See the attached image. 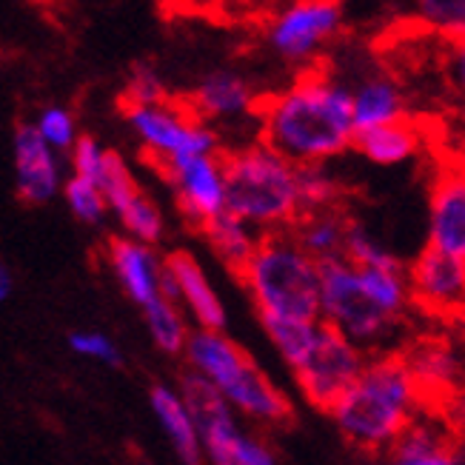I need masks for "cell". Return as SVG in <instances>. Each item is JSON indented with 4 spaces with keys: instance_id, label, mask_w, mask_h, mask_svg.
<instances>
[{
    "instance_id": "74e56055",
    "label": "cell",
    "mask_w": 465,
    "mask_h": 465,
    "mask_svg": "<svg viewBox=\"0 0 465 465\" xmlns=\"http://www.w3.org/2000/svg\"><path fill=\"white\" fill-rule=\"evenodd\" d=\"M446 66H449L451 84L465 94V40H457V44H449Z\"/></svg>"
},
{
    "instance_id": "7402d4cb",
    "label": "cell",
    "mask_w": 465,
    "mask_h": 465,
    "mask_svg": "<svg viewBox=\"0 0 465 465\" xmlns=\"http://www.w3.org/2000/svg\"><path fill=\"white\" fill-rule=\"evenodd\" d=\"M152 409L163 426L169 442L174 446L177 457L183 465H203V446H200V434L192 420V411L180 391L169 386L152 389Z\"/></svg>"
},
{
    "instance_id": "ac0fdd59",
    "label": "cell",
    "mask_w": 465,
    "mask_h": 465,
    "mask_svg": "<svg viewBox=\"0 0 465 465\" xmlns=\"http://www.w3.org/2000/svg\"><path fill=\"white\" fill-rule=\"evenodd\" d=\"M186 354L192 360L194 374L209 380L217 391H223L252 362V357L242 351L234 340H229L223 331H209V329H197L189 337Z\"/></svg>"
},
{
    "instance_id": "9a60e30c",
    "label": "cell",
    "mask_w": 465,
    "mask_h": 465,
    "mask_svg": "<svg viewBox=\"0 0 465 465\" xmlns=\"http://www.w3.org/2000/svg\"><path fill=\"white\" fill-rule=\"evenodd\" d=\"M163 266L177 286V300L186 302L189 312L194 314V320L200 322V329L223 331L226 329V309H223V302H220L217 292L212 289L206 272L200 269V262L189 252H172Z\"/></svg>"
},
{
    "instance_id": "ffe728a7",
    "label": "cell",
    "mask_w": 465,
    "mask_h": 465,
    "mask_svg": "<svg viewBox=\"0 0 465 465\" xmlns=\"http://www.w3.org/2000/svg\"><path fill=\"white\" fill-rule=\"evenodd\" d=\"M57 169L40 129H17V192L26 203H44L54 194Z\"/></svg>"
},
{
    "instance_id": "484cf974",
    "label": "cell",
    "mask_w": 465,
    "mask_h": 465,
    "mask_svg": "<svg viewBox=\"0 0 465 465\" xmlns=\"http://www.w3.org/2000/svg\"><path fill=\"white\" fill-rule=\"evenodd\" d=\"M260 322L266 329L269 340L274 342V349L280 351V357L289 362L292 371L306 362L322 329V320L302 322V320H282V317H260Z\"/></svg>"
},
{
    "instance_id": "60d3db41",
    "label": "cell",
    "mask_w": 465,
    "mask_h": 465,
    "mask_svg": "<svg viewBox=\"0 0 465 465\" xmlns=\"http://www.w3.org/2000/svg\"><path fill=\"white\" fill-rule=\"evenodd\" d=\"M460 446H462V451H465V429L460 431Z\"/></svg>"
},
{
    "instance_id": "ab89813d",
    "label": "cell",
    "mask_w": 465,
    "mask_h": 465,
    "mask_svg": "<svg viewBox=\"0 0 465 465\" xmlns=\"http://www.w3.org/2000/svg\"><path fill=\"white\" fill-rule=\"evenodd\" d=\"M6 294H9V274L0 266V300H6Z\"/></svg>"
},
{
    "instance_id": "52a82bcc",
    "label": "cell",
    "mask_w": 465,
    "mask_h": 465,
    "mask_svg": "<svg viewBox=\"0 0 465 465\" xmlns=\"http://www.w3.org/2000/svg\"><path fill=\"white\" fill-rule=\"evenodd\" d=\"M366 366H369L366 349H360L357 342H351L349 337H342L340 331L322 322L312 354L300 369H294V380L302 397L314 409L331 414V409L346 397V391L360 380Z\"/></svg>"
},
{
    "instance_id": "4dcf8cb0",
    "label": "cell",
    "mask_w": 465,
    "mask_h": 465,
    "mask_svg": "<svg viewBox=\"0 0 465 465\" xmlns=\"http://www.w3.org/2000/svg\"><path fill=\"white\" fill-rule=\"evenodd\" d=\"M346 257L349 262H354V266L360 269H386V266H402V262L380 246V242L366 232L360 229L357 223H351L349 229V240H346Z\"/></svg>"
},
{
    "instance_id": "2e32d148",
    "label": "cell",
    "mask_w": 465,
    "mask_h": 465,
    "mask_svg": "<svg viewBox=\"0 0 465 465\" xmlns=\"http://www.w3.org/2000/svg\"><path fill=\"white\" fill-rule=\"evenodd\" d=\"M382 465H465V451L457 434L449 437L437 422H422L417 417Z\"/></svg>"
},
{
    "instance_id": "4316f807",
    "label": "cell",
    "mask_w": 465,
    "mask_h": 465,
    "mask_svg": "<svg viewBox=\"0 0 465 465\" xmlns=\"http://www.w3.org/2000/svg\"><path fill=\"white\" fill-rule=\"evenodd\" d=\"M414 17L446 44L465 40V0H414Z\"/></svg>"
},
{
    "instance_id": "277c9868",
    "label": "cell",
    "mask_w": 465,
    "mask_h": 465,
    "mask_svg": "<svg viewBox=\"0 0 465 465\" xmlns=\"http://www.w3.org/2000/svg\"><path fill=\"white\" fill-rule=\"evenodd\" d=\"M260 317L320 322V262L306 254L292 232L262 234L257 252L237 274Z\"/></svg>"
},
{
    "instance_id": "d6986e66",
    "label": "cell",
    "mask_w": 465,
    "mask_h": 465,
    "mask_svg": "<svg viewBox=\"0 0 465 465\" xmlns=\"http://www.w3.org/2000/svg\"><path fill=\"white\" fill-rule=\"evenodd\" d=\"M186 104L200 120L240 117V114L257 112L260 106L252 86L234 72H212L209 77L200 80V86L192 92Z\"/></svg>"
},
{
    "instance_id": "e575fe53",
    "label": "cell",
    "mask_w": 465,
    "mask_h": 465,
    "mask_svg": "<svg viewBox=\"0 0 465 465\" xmlns=\"http://www.w3.org/2000/svg\"><path fill=\"white\" fill-rule=\"evenodd\" d=\"M104 157L106 152L100 149L92 137H80L74 146V169L77 177L92 180V183H100V172H104Z\"/></svg>"
},
{
    "instance_id": "d6a6232c",
    "label": "cell",
    "mask_w": 465,
    "mask_h": 465,
    "mask_svg": "<svg viewBox=\"0 0 465 465\" xmlns=\"http://www.w3.org/2000/svg\"><path fill=\"white\" fill-rule=\"evenodd\" d=\"M66 197H69L72 212H74L80 220H86V223H97V220L104 217L106 206H109V203H106V197H104V192H100V186L92 183V180H84V177L69 180Z\"/></svg>"
},
{
    "instance_id": "30bf717a",
    "label": "cell",
    "mask_w": 465,
    "mask_h": 465,
    "mask_svg": "<svg viewBox=\"0 0 465 465\" xmlns=\"http://www.w3.org/2000/svg\"><path fill=\"white\" fill-rule=\"evenodd\" d=\"M180 394H183L192 411V420L200 434V446H203V457L212 465H237L242 429L237 426L232 402L209 380H203L194 371L180 380Z\"/></svg>"
},
{
    "instance_id": "8d00e7d4",
    "label": "cell",
    "mask_w": 465,
    "mask_h": 465,
    "mask_svg": "<svg viewBox=\"0 0 465 465\" xmlns=\"http://www.w3.org/2000/svg\"><path fill=\"white\" fill-rule=\"evenodd\" d=\"M69 342H72V349H74V351L86 354V357L104 360V362H114V366L120 362L117 349L112 346V342H109L104 334H72Z\"/></svg>"
},
{
    "instance_id": "8fae6325",
    "label": "cell",
    "mask_w": 465,
    "mask_h": 465,
    "mask_svg": "<svg viewBox=\"0 0 465 465\" xmlns=\"http://www.w3.org/2000/svg\"><path fill=\"white\" fill-rule=\"evenodd\" d=\"M177 192V203L197 229L226 212V172L223 154H200L174 160L160 169Z\"/></svg>"
},
{
    "instance_id": "5bb4252c",
    "label": "cell",
    "mask_w": 465,
    "mask_h": 465,
    "mask_svg": "<svg viewBox=\"0 0 465 465\" xmlns=\"http://www.w3.org/2000/svg\"><path fill=\"white\" fill-rule=\"evenodd\" d=\"M220 394H223L232 402V409H237L240 414L269 422V426H286L294 417L289 397L254 366V360Z\"/></svg>"
},
{
    "instance_id": "9c48e42d",
    "label": "cell",
    "mask_w": 465,
    "mask_h": 465,
    "mask_svg": "<svg viewBox=\"0 0 465 465\" xmlns=\"http://www.w3.org/2000/svg\"><path fill=\"white\" fill-rule=\"evenodd\" d=\"M411 306L437 320L465 322V260L440 249H422L406 269Z\"/></svg>"
},
{
    "instance_id": "f1b7e54d",
    "label": "cell",
    "mask_w": 465,
    "mask_h": 465,
    "mask_svg": "<svg viewBox=\"0 0 465 465\" xmlns=\"http://www.w3.org/2000/svg\"><path fill=\"white\" fill-rule=\"evenodd\" d=\"M342 189L337 180L326 172V166H300V200L302 214L314 212H334L340 209Z\"/></svg>"
},
{
    "instance_id": "44dd1931",
    "label": "cell",
    "mask_w": 465,
    "mask_h": 465,
    "mask_svg": "<svg viewBox=\"0 0 465 465\" xmlns=\"http://www.w3.org/2000/svg\"><path fill=\"white\" fill-rule=\"evenodd\" d=\"M351 104H354V126L357 134L369 132V129H380V126H391L400 124L406 117V97H402L400 86L391 77H366L362 84H357V89L351 92Z\"/></svg>"
},
{
    "instance_id": "4fadbf2b",
    "label": "cell",
    "mask_w": 465,
    "mask_h": 465,
    "mask_svg": "<svg viewBox=\"0 0 465 465\" xmlns=\"http://www.w3.org/2000/svg\"><path fill=\"white\" fill-rule=\"evenodd\" d=\"M411 374L420 386V397H422V406L429 400L440 402V411H442V402H449L454 397H460V389L465 382L462 366H460V357L451 346H446L442 340H422L417 346L406 354Z\"/></svg>"
},
{
    "instance_id": "603a6c76",
    "label": "cell",
    "mask_w": 465,
    "mask_h": 465,
    "mask_svg": "<svg viewBox=\"0 0 465 465\" xmlns=\"http://www.w3.org/2000/svg\"><path fill=\"white\" fill-rule=\"evenodd\" d=\"M349 229H351V220L340 209H334V212L302 214L297 220V226L292 229V234L300 246L306 249V254H312L317 262H326V260H337L346 254Z\"/></svg>"
},
{
    "instance_id": "f546056e",
    "label": "cell",
    "mask_w": 465,
    "mask_h": 465,
    "mask_svg": "<svg viewBox=\"0 0 465 465\" xmlns=\"http://www.w3.org/2000/svg\"><path fill=\"white\" fill-rule=\"evenodd\" d=\"M100 192H104L106 203L117 212L124 214L134 200L140 197V189L134 183V177L129 174L124 157H120L117 152H106L104 157V172H100Z\"/></svg>"
},
{
    "instance_id": "7c38bea8",
    "label": "cell",
    "mask_w": 465,
    "mask_h": 465,
    "mask_svg": "<svg viewBox=\"0 0 465 465\" xmlns=\"http://www.w3.org/2000/svg\"><path fill=\"white\" fill-rule=\"evenodd\" d=\"M429 246L465 260V172H446L431 189Z\"/></svg>"
},
{
    "instance_id": "7a4b0ae2",
    "label": "cell",
    "mask_w": 465,
    "mask_h": 465,
    "mask_svg": "<svg viewBox=\"0 0 465 465\" xmlns=\"http://www.w3.org/2000/svg\"><path fill=\"white\" fill-rule=\"evenodd\" d=\"M422 409L420 386L406 354H380L331 409V420L351 449L389 454L394 442L411 429Z\"/></svg>"
},
{
    "instance_id": "8992f818",
    "label": "cell",
    "mask_w": 465,
    "mask_h": 465,
    "mask_svg": "<svg viewBox=\"0 0 465 465\" xmlns=\"http://www.w3.org/2000/svg\"><path fill=\"white\" fill-rule=\"evenodd\" d=\"M126 117L157 169H166L174 160L217 154L214 132L189 109V104L166 100L160 106H134L126 109Z\"/></svg>"
},
{
    "instance_id": "83f0119b",
    "label": "cell",
    "mask_w": 465,
    "mask_h": 465,
    "mask_svg": "<svg viewBox=\"0 0 465 465\" xmlns=\"http://www.w3.org/2000/svg\"><path fill=\"white\" fill-rule=\"evenodd\" d=\"M143 312H146V322L152 329V337L160 349L169 351V354L186 351L192 334L186 329L183 317H180V312H177V302H172L166 297H157Z\"/></svg>"
},
{
    "instance_id": "f35d334b",
    "label": "cell",
    "mask_w": 465,
    "mask_h": 465,
    "mask_svg": "<svg viewBox=\"0 0 465 465\" xmlns=\"http://www.w3.org/2000/svg\"><path fill=\"white\" fill-rule=\"evenodd\" d=\"M157 4L166 15H177V12H197L206 4H212V0H157Z\"/></svg>"
},
{
    "instance_id": "1f68e13d",
    "label": "cell",
    "mask_w": 465,
    "mask_h": 465,
    "mask_svg": "<svg viewBox=\"0 0 465 465\" xmlns=\"http://www.w3.org/2000/svg\"><path fill=\"white\" fill-rule=\"evenodd\" d=\"M124 226L140 240V242H154L163 234V217H160V209L152 203L146 194H140L134 203L120 214Z\"/></svg>"
},
{
    "instance_id": "d590c367",
    "label": "cell",
    "mask_w": 465,
    "mask_h": 465,
    "mask_svg": "<svg viewBox=\"0 0 465 465\" xmlns=\"http://www.w3.org/2000/svg\"><path fill=\"white\" fill-rule=\"evenodd\" d=\"M40 134H44L46 143L52 146H60V149H66L72 143V117L66 112H60V109H49L44 114V120H40Z\"/></svg>"
},
{
    "instance_id": "d4e9b609",
    "label": "cell",
    "mask_w": 465,
    "mask_h": 465,
    "mask_svg": "<svg viewBox=\"0 0 465 465\" xmlns=\"http://www.w3.org/2000/svg\"><path fill=\"white\" fill-rule=\"evenodd\" d=\"M354 149L377 166H397L417 154L420 132L411 120H400V124H391V126L360 132L354 137Z\"/></svg>"
},
{
    "instance_id": "836d02e7",
    "label": "cell",
    "mask_w": 465,
    "mask_h": 465,
    "mask_svg": "<svg viewBox=\"0 0 465 465\" xmlns=\"http://www.w3.org/2000/svg\"><path fill=\"white\" fill-rule=\"evenodd\" d=\"M166 104V89L160 84V77L149 69V66H137L132 72V80L126 86V97H124V109H134V106H160Z\"/></svg>"
},
{
    "instance_id": "5b68a950",
    "label": "cell",
    "mask_w": 465,
    "mask_h": 465,
    "mask_svg": "<svg viewBox=\"0 0 465 465\" xmlns=\"http://www.w3.org/2000/svg\"><path fill=\"white\" fill-rule=\"evenodd\" d=\"M320 314L326 326L366 351L391 337L400 322L374 300L360 269L346 257L320 262Z\"/></svg>"
},
{
    "instance_id": "ba28073f",
    "label": "cell",
    "mask_w": 465,
    "mask_h": 465,
    "mask_svg": "<svg viewBox=\"0 0 465 465\" xmlns=\"http://www.w3.org/2000/svg\"><path fill=\"white\" fill-rule=\"evenodd\" d=\"M342 29L340 0H289L266 24L269 46L292 60L312 64Z\"/></svg>"
},
{
    "instance_id": "6da1fadb",
    "label": "cell",
    "mask_w": 465,
    "mask_h": 465,
    "mask_svg": "<svg viewBox=\"0 0 465 465\" xmlns=\"http://www.w3.org/2000/svg\"><path fill=\"white\" fill-rule=\"evenodd\" d=\"M260 143L292 160L294 166H322L354 146L351 89L340 80L306 72L289 89L257 106Z\"/></svg>"
},
{
    "instance_id": "cb8c5ba5",
    "label": "cell",
    "mask_w": 465,
    "mask_h": 465,
    "mask_svg": "<svg viewBox=\"0 0 465 465\" xmlns=\"http://www.w3.org/2000/svg\"><path fill=\"white\" fill-rule=\"evenodd\" d=\"M200 232L209 237L214 254L223 260L234 274L246 269V262L252 260V254L257 252L260 240H262V234H257L254 226H249L246 220L234 217L232 212L217 214Z\"/></svg>"
},
{
    "instance_id": "3957f363",
    "label": "cell",
    "mask_w": 465,
    "mask_h": 465,
    "mask_svg": "<svg viewBox=\"0 0 465 465\" xmlns=\"http://www.w3.org/2000/svg\"><path fill=\"white\" fill-rule=\"evenodd\" d=\"M226 212L246 220L260 234L292 232L302 217L300 166L266 143L223 154Z\"/></svg>"
},
{
    "instance_id": "e0dca14e",
    "label": "cell",
    "mask_w": 465,
    "mask_h": 465,
    "mask_svg": "<svg viewBox=\"0 0 465 465\" xmlns=\"http://www.w3.org/2000/svg\"><path fill=\"white\" fill-rule=\"evenodd\" d=\"M109 260L117 280L124 282L126 294L137 302V306H152L160 292V280H163V266L154 260V254L143 246V242L114 237L109 242Z\"/></svg>"
}]
</instances>
